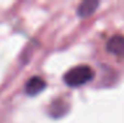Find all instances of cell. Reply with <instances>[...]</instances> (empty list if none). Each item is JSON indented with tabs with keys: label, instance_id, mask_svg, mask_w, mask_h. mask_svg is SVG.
<instances>
[{
	"label": "cell",
	"instance_id": "obj_1",
	"mask_svg": "<svg viewBox=\"0 0 124 123\" xmlns=\"http://www.w3.org/2000/svg\"><path fill=\"white\" fill-rule=\"evenodd\" d=\"M94 78V70L88 65H78L75 68L70 69L65 74L63 81L66 82L67 86L71 87H78L82 85L90 82Z\"/></svg>",
	"mask_w": 124,
	"mask_h": 123
},
{
	"label": "cell",
	"instance_id": "obj_2",
	"mask_svg": "<svg viewBox=\"0 0 124 123\" xmlns=\"http://www.w3.org/2000/svg\"><path fill=\"white\" fill-rule=\"evenodd\" d=\"M107 50L115 56H124V36L122 34H115L112 36L107 42Z\"/></svg>",
	"mask_w": 124,
	"mask_h": 123
},
{
	"label": "cell",
	"instance_id": "obj_3",
	"mask_svg": "<svg viewBox=\"0 0 124 123\" xmlns=\"http://www.w3.org/2000/svg\"><path fill=\"white\" fill-rule=\"evenodd\" d=\"M45 81L41 77H32L25 85V93L28 95H37L45 89Z\"/></svg>",
	"mask_w": 124,
	"mask_h": 123
},
{
	"label": "cell",
	"instance_id": "obj_4",
	"mask_svg": "<svg viewBox=\"0 0 124 123\" xmlns=\"http://www.w3.org/2000/svg\"><path fill=\"white\" fill-rule=\"evenodd\" d=\"M99 3L94 1V0H87V1H83L79 4L78 7V15L81 17H87L90 15H93L95 12V9L98 8Z\"/></svg>",
	"mask_w": 124,
	"mask_h": 123
}]
</instances>
